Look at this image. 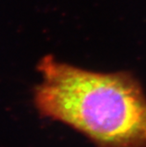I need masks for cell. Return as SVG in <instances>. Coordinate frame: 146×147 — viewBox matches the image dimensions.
<instances>
[{"label": "cell", "instance_id": "6da1fadb", "mask_svg": "<svg viewBox=\"0 0 146 147\" xmlns=\"http://www.w3.org/2000/svg\"><path fill=\"white\" fill-rule=\"evenodd\" d=\"M34 102L42 116L80 132L97 147H146V96L129 71L99 72L40 60Z\"/></svg>", "mask_w": 146, "mask_h": 147}]
</instances>
